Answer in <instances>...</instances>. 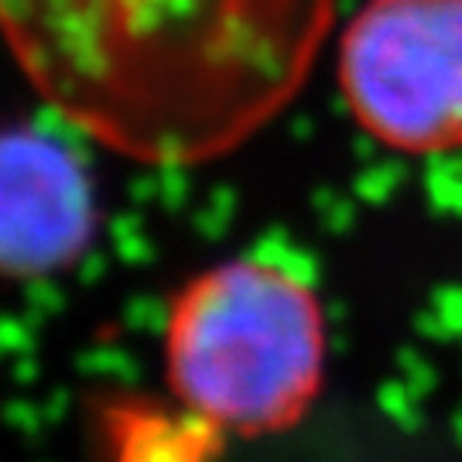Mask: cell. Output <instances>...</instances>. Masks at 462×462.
I'll use <instances>...</instances> for the list:
<instances>
[{"label": "cell", "mask_w": 462, "mask_h": 462, "mask_svg": "<svg viewBox=\"0 0 462 462\" xmlns=\"http://www.w3.org/2000/svg\"><path fill=\"white\" fill-rule=\"evenodd\" d=\"M97 230L83 162L38 127L0 131V274L45 278L79 261Z\"/></svg>", "instance_id": "4"}, {"label": "cell", "mask_w": 462, "mask_h": 462, "mask_svg": "<svg viewBox=\"0 0 462 462\" xmlns=\"http://www.w3.org/2000/svg\"><path fill=\"white\" fill-rule=\"evenodd\" d=\"M168 383L216 429L264 435L312 408L326 370V315L305 281L267 261L202 271L171 301Z\"/></svg>", "instance_id": "2"}, {"label": "cell", "mask_w": 462, "mask_h": 462, "mask_svg": "<svg viewBox=\"0 0 462 462\" xmlns=\"http://www.w3.org/2000/svg\"><path fill=\"white\" fill-rule=\"evenodd\" d=\"M339 86L383 144L462 148V0H366L339 42Z\"/></svg>", "instance_id": "3"}, {"label": "cell", "mask_w": 462, "mask_h": 462, "mask_svg": "<svg viewBox=\"0 0 462 462\" xmlns=\"http://www.w3.org/2000/svg\"><path fill=\"white\" fill-rule=\"evenodd\" d=\"M336 0H0V42L76 131L141 165H202L298 97Z\"/></svg>", "instance_id": "1"}]
</instances>
